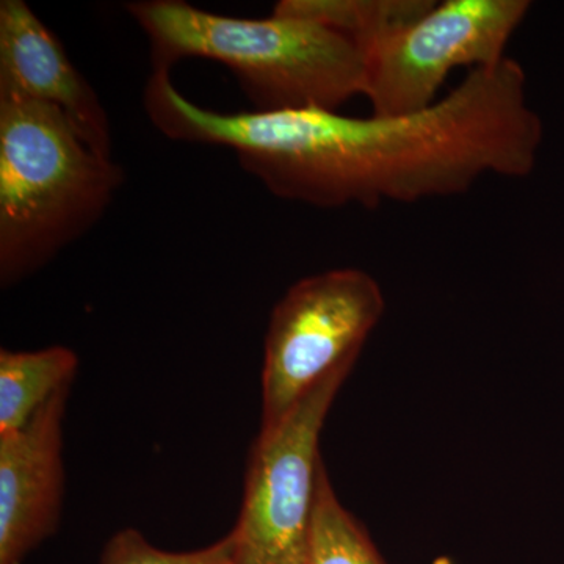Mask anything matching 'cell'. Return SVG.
Here are the masks:
<instances>
[{
	"instance_id": "1",
	"label": "cell",
	"mask_w": 564,
	"mask_h": 564,
	"mask_svg": "<svg viewBox=\"0 0 564 564\" xmlns=\"http://www.w3.org/2000/svg\"><path fill=\"white\" fill-rule=\"evenodd\" d=\"M126 10L151 46L152 69L184 58L221 63L256 111L332 110L362 95L359 47L318 22L273 9L267 18H234L184 0H139Z\"/></svg>"
},
{
	"instance_id": "2",
	"label": "cell",
	"mask_w": 564,
	"mask_h": 564,
	"mask_svg": "<svg viewBox=\"0 0 564 564\" xmlns=\"http://www.w3.org/2000/svg\"><path fill=\"white\" fill-rule=\"evenodd\" d=\"M124 176L62 110L0 96V284L54 261L109 209Z\"/></svg>"
},
{
	"instance_id": "3",
	"label": "cell",
	"mask_w": 564,
	"mask_h": 564,
	"mask_svg": "<svg viewBox=\"0 0 564 564\" xmlns=\"http://www.w3.org/2000/svg\"><path fill=\"white\" fill-rule=\"evenodd\" d=\"M384 310L380 284L364 270H328L295 282L270 315L261 430L278 425L328 375L355 366Z\"/></svg>"
},
{
	"instance_id": "4",
	"label": "cell",
	"mask_w": 564,
	"mask_h": 564,
	"mask_svg": "<svg viewBox=\"0 0 564 564\" xmlns=\"http://www.w3.org/2000/svg\"><path fill=\"white\" fill-rule=\"evenodd\" d=\"M352 366L314 386L278 425L261 430L251 448L239 521L229 533V564H307L317 489L321 434Z\"/></svg>"
},
{
	"instance_id": "5",
	"label": "cell",
	"mask_w": 564,
	"mask_h": 564,
	"mask_svg": "<svg viewBox=\"0 0 564 564\" xmlns=\"http://www.w3.org/2000/svg\"><path fill=\"white\" fill-rule=\"evenodd\" d=\"M525 0H445L364 52L362 96L373 115L417 113L440 101L456 68L496 65L524 21Z\"/></svg>"
},
{
	"instance_id": "6",
	"label": "cell",
	"mask_w": 564,
	"mask_h": 564,
	"mask_svg": "<svg viewBox=\"0 0 564 564\" xmlns=\"http://www.w3.org/2000/svg\"><path fill=\"white\" fill-rule=\"evenodd\" d=\"M70 386L18 432L0 434V564H22L61 522L63 417Z\"/></svg>"
},
{
	"instance_id": "7",
	"label": "cell",
	"mask_w": 564,
	"mask_h": 564,
	"mask_svg": "<svg viewBox=\"0 0 564 564\" xmlns=\"http://www.w3.org/2000/svg\"><path fill=\"white\" fill-rule=\"evenodd\" d=\"M0 96L62 110L96 154L111 159L110 121L102 102L24 0L0 2Z\"/></svg>"
},
{
	"instance_id": "8",
	"label": "cell",
	"mask_w": 564,
	"mask_h": 564,
	"mask_svg": "<svg viewBox=\"0 0 564 564\" xmlns=\"http://www.w3.org/2000/svg\"><path fill=\"white\" fill-rule=\"evenodd\" d=\"M79 356L63 345L35 351L0 350V434L18 432L43 404L73 384Z\"/></svg>"
},
{
	"instance_id": "9",
	"label": "cell",
	"mask_w": 564,
	"mask_h": 564,
	"mask_svg": "<svg viewBox=\"0 0 564 564\" xmlns=\"http://www.w3.org/2000/svg\"><path fill=\"white\" fill-rule=\"evenodd\" d=\"M433 0H281L274 10L318 22L369 51L419 20Z\"/></svg>"
},
{
	"instance_id": "10",
	"label": "cell",
	"mask_w": 564,
	"mask_h": 564,
	"mask_svg": "<svg viewBox=\"0 0 564 564\" xmlns=\"http://www.w3.org/2000/svg\"><path fill=\"white\" fill-rule=\"evenodd\" d=\"M307 564H383L372 541L337 499L325 466L315 489Z\"/></svg>"
},
{
	"instance_id": "11",
	"label": "cell",
	"mask_w": 564,
	"mask_h": 564,
	"mask_svg": "<svg viewBox=\"0 0 564 564\" xmlns=\"http://www.w3.org/2000/svg\"><path fill=\"white\" fill-rule=\"evenodd\" d=\"M231 538L225 536L207 547L170 552L155 547L135 529L120 530L107 541L101 564H229Z\"/></svg>"
}]
</instances>
